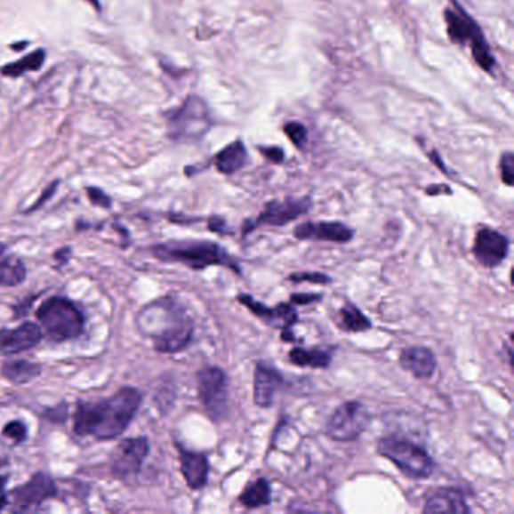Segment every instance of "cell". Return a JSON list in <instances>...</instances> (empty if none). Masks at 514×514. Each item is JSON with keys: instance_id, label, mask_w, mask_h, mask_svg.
Returning <instances> with one entry per match:
<instances>
[{"instance_id": "60d3db41", "label": "cell", "mask_w": 514, "mask_h": 514, "mask_svg": "<svg viewBox=\"0 0 514 514\" xmlns=\"http://www.w3.org/2000/svg\"><path fill=\"white\" fill-rule=\"evenodd\" d=\"M86 2L94 6V10L101 11V4H100V0H86Z\"/></svg>"}, {"instance_id": "52a82bcc", "label": "cell", "mask_w": 514, "mask_h": 514, "mask_svg": "<svg viewBox=\"0 0 514 514\" xmlns=\"http://www.w3.org/2000/svg\"><path fill=\"white\" fill-rule=\"evenodd\" d=\"M213 127L212 114L203 99L190 95L179 109L168 114V136L175 142L203 139Z\"/></svg>"}, {"instance_id": "ffe728a7", "label": "cell", "mask_w": 514, "mask_h": 514, "mask_svg": "<svg viewBox=\"0 0 514 514\" xmlns=\"http://www.w3.org/2000/svg\"><path fill=\"white\" fill-rule=\"evenodd\" d=\"M177 448H179L181 474L189 487L192 490L204 489L207 485L208 472H210L207 455L197 453V451L186 450L181 446H177Z\"/></svg>"}, {"instance_id": "e575fe53", "label": "cell", "mask_w": 514, "mask_h": 514, "mask_svg": "<svg viewBox=\"0 0 514 514\" xmlns=\"http://www.w3.org/2000/svg\"><path fill=\"white\" fill-rule=\"evenodd\" d=\"M11 468L10 462L0 457V494H4L6 483L10 480Z\"/></svg>"}, {"instance_id": "d6986e66", "label": "cell", "mask_w": 514, "mask_h": 514, "mask_svg": "<svg viewBox=\"0 0 514 514\" xmlns=\"http://www.w3.org/2000/svg\"><path fill=\"white\" fill-rule=\"evenodd\" d=\"M398 361H400L401 368L411 373L415 379L430 381L431 377L435 376V353L427 347H407L401 351Z\"/></svg>"}, {"instance_id": "83f0119b", "label": "cell", "mask_w": 514, "mask_h": 514, "mask_svg": "<svg viewBox=\"0 0 514 514\" xmlns=\"http://www.w3.org/2000/svg\"><path fill=\"white\" fill-rule=\"evenodd\" d=\"M284 132H285L287 138L290 139V142H292L296 149H305L308 141V132L303 124L297 123V121H290V123L284 125Z\"/></svg>"}, {"instance_id": "8fae6325", "label": "cell", "mask_w": 514, "mask_h": 514, "mask_svg": "<svg viewBox=\"0 0 514 514\" xmlns=\"http://www.w3.org/2000/svg\"><path fill=\"white\" fill-rule=\"evenodd\" d=\"M149 453V444L147 438H132L119 442L110 454V470L115 478H134L142 470Z\"/></svg>"}, {"instance_id": "6da1fadb", "label": "cell", "mask_w": 514, "mask_h": 514, "mask_svg": "<svg viewBox=\"0 0 514 514\" xmlns=\"http://www.w3.org/2000/svg\"><path fill=\"white\" fill-rule=\"evenodd\" d=\"M141 403L142 394L132 386H124L104 400L82 401L76 409L75 433L99 440L116 439L133 421Z\"/></svg>"}, {"instance_id": "f35d334b", "label": "cell", "mask_w": 514, "mask_h": 514, "mask_svg": "<svg viewBox=\"0 0 514 514\" xmlns=\"http://www.w3.org/2000/svg\"><path fill=\"white\" fill-rule=\"evenodd\" d=\"M446 192L451 195V190L448 186H431V188L427 189V195H438V193Z\"/></svg>"}, {"instance_id": "44dd1931", "label": "cell", "mask_w": 514, "mask_h": 514, "mask_svg": "<svg viewBox=\"0 0 514 514\" xmlns=\"http://www.w3.org/2000/svg\"><path fill=\"white\" fill-rule=\"evenodd\" d=\"M247 149L242 141H234L221 149L214 157V166L223 175H233L242 171L247 164Z\"/></svg>"}, {"instance_id": "4316f807", "label": "cell", "mask_w": 514, "mask_h": 514, "mask_svg": "<svg viewBox=\"0 0 514 514\" xmlns=\"http://www.w3.org/2000/svg\"><path fill=\"white\" fill-rule=\"evenodd\" d=\"M44 50H35V52L25 56V58L19 60V62L5 65L4 68H0V73L6 76V77H20V76L25 75V73L40 69L41 67H43V64H44Z\"/></svg>"}, {"instance_id": "5b68a950", "label": "cell", "mask_w": 514, "mask_h": 514, "mask_svg": "<svg viewBox=\"0 0 514 514\" xmlns=\"http://www.w3.org/2000/svg\"><path fill=\"white\" fill-rule=\"evenodd\" d=\"M377 453L392 462L403 474L425 480L435 472V460L427 453L424 446L407 439L405 436L390 435L377 442Z\"/></svg>"}, {"instance_id": "484cf974", "label": "cell", "mask_w": 514, "mask_h": 514, "mask_svg": "<svg viewBox=\"0 0 514 514\" xmlns=\"http://www.w3.org/2000/svg\"><path fill=\"white\" fill-rule=\"evenodd\" d=\"M340 327L349 333H359L371 329V322L353 303H346L340 311Z\"/></svg>"}, {"instance_id": "1f68e13d", "label": "cell", "mask_w": 514, "mask_h": 514, "mask_svg": "<svg viewBox=\"0 0 514 514\" xmlns=\"http://www.w3.org/2000/svg\"><path fill=\"white\" fill-rule=\"evenodd\" d=\"M86 193H88V198H90L91 203L94 204V205L103 208H109L112 205V199L101 189L88 188L86 189Z\"/></svg>"}, {"instance_id": "f1b7e54d", "label": "cell", "mask_w": 514, "mask_h": 514, "mask_svg": "<svg viewBox=\"0 0 514 514\" xmlns=\"http://www.w3.org/2000/svg\"><path fill=\"white\" fill-rule=\"evenodd\" d=\"M501 180L505 186L511 188L514 183V156L513 153H504L500 162Z\"/></svg>"}, {"instance_id": "ac0fdd59", "label": "cell", "mask_w": 514, "mask_h": 514, "mask_svg": "<svg viewBox=\"0 0 514 514\" xmlns=\"http://www.w3.org/2000/svg\"><path fill=\"white\" fill-rule=\"evenodd\" d=\"M424 513H470V509L466 502L463 490L444 487L435 489L425 498Z\"/></svg>"}, {"instance_id": "3957f363", "label": "cell", "mask_w": 514, "mask_h": 514, "mask_svg": "<svg viewBox=\"0 0 514 514\" xmlns=\"http://www.w3.org/2000/svg\"><path fill=\"white\" fill-rule=\"evenodd\" d=\"M151 253L160 261L180 262L192 270H204L212 266L231 269L236 275L242 273L238 261L219 243L205 240H171L151 246Z\"/></svg>"}, {"instance_id": "7c38bea8", "label": "cell", "mask_w": 514, "mask_h": 514, "mask_svg": "<svg viewBox=\"0 0 514 514\" xmlns=\"http://www.w3.org/2000/svg\"><path fill=\"white\" fill-rule=\"evenodd\" d=\"M237 301L269 326L281 329L284 341H294L292 327L299 322V316L292 303H279L277 307L269 308L255 301L251 294H238Z\"/></svg>"}, {"instance_id": "cb8c5ba5", "label": "cell", "mask_w": 514, "mask_h": 514, "mask_svg": "<svg viewBox=\"0 0 514 514\" xmlns=\"http://www.w3.org/2000/svg\"><path fill=\"white\" fill-rule=\"evenodd\" d=\"M2 376L14 385H23L41 374V365L29 361H8L2 365Z\"/></svg>"}, {"instance_id": "e0dca14e", "label": "cell", "mask_w": 514, "mask_h": 514, "mask_svg": "<svg viewBox=\"0 0 514 514\" xmlns=\"http://www.w3.org/2000/svg\"><path fill=\"white\" fill-rule=\"evenodd\" d=\"M43 340V332L35 323H21L14 329H0V353L12 357L30 350Z\"/></svg>"}, {"instance_id": "7402d4cb", "label": "cell", "mask_w": 514, "mask_h": 514, "mask_svg": "<svg viewBox=\"0 0 514 514\" xmlns=\"http://www.w3.org/2000/svg\"><path fill=\"white\" fill-rule=\"evenodd\" d=\"M238 502L246 509H260L272 502V487L268 478H257L249 483L238 496Z\"/></svg>"}, {"instance_id": "74e56055", "label": "cell", "mask_w": 514, "mask_h": 514, "mask_svg": "<svg viewBox=\"0 0 514 514\" xmlns=\"http://www.w3.org/2000/svg\"><path fill=\"white\" fill-rule=\"evenodd\" d=\"M69 255H71V249H69V247H62V249H60V251L55 253V258L58 261L65 264V262L68 261Z\"/></svg>"}, {"instance_id": "ba28073f", "label": "cell", "mask_w": 514, "mask_h": 514, "mask_svg": "<svg viewBox=\"0 0 514 514\" xmlns=\"http://www.w3.org/2000/svg\"><path fill=\"white\" fill-rule=\"evenodd\" d=\"M370 424V414L359 401H347L329 416L326 436L335 442H353L359 439Z\"/></svg>"}, {"instance_id": "30bf717a", "label": "cell", "mask_w": 514, "mask_h": 514, "mask_svg": "<svg viewBox=\"0 0 514 514\" xmlns=\"http://www.w3.org/2000/svg\"><path fill=\"white\" fill-rule=\"evenodd\" d=\"M312 207V199L308 198H287L285 201H269L260 216L253 221H245L243 223V237L253 233L257 228L264 227H284L287 223L296 221L303 214H307Z\"/></svg>"}, {"instance_id": "d6a6232c", "label": "cell", "mask_w": 514, "mask_h": 514, "mask_svg": "<svg viewBox=\"0 0 514 514\" xmlns=\"http://www.w3.org/2000/svg\"><path fill=\"white\" fill-rule=\"evenodd\" d=\"M258 151L268 158L270 164L281 165L285 158L284 149H279V147H258Z\"/></svg>"}, {"instance_id": "f546056e", "label": "cell", "mask_w": 514, "mask_h": 514, "mask_svg": "<svg viewBox=\"0 0 514 514\" xmlns=\"http://www.w3.org/2000/svg\"><path fill=\"white\" fill-rule=\"evenodd\" d=\"M2 435L14 440L15 444H20L28 438V431H26V425L21 421H11L4 427Z\"/></svg>"}, {"instance_id": "836d02e7", "label": "cell", "mask_w": 514, "mask_h": 514, "mask_svg": "<svg viewBox=\"0 0 514 514\" xmlns=\"http://www.w3.org/2000/svg\"><path fill=\"white\" fill-rule=\"evenodd\" d=\"M322 294H309V293H297L292 294V303L294 305H309V303L320 302L322 301Z\"/></svg>"}, {"instance_id": "5bb4252c", "label": "cell", "mask_w": 514, "mask_h": 514, "mask_svg": "<svg viewBox=\"0 0 514 514\" xmlns=\"http://www.w3.org/2000/svg\"><path fill=\"white\" fill-rule=\"evenodd\" d=\"M510 242L504 234L494 228L483 227L475 234L474 255L481 266L498 268L509 255Z\"/></svg>"}, {"instance_id": "8992f818", "label": "cell", "mask_w": 514, "mask_h": 514, "mask_svg": "<svg viewBox=\"0 0 514 514\" xmlns=\"http://www.w3.org/2000/svg\"><path fill=\"white\" fill-rule=\"evenodd\" d=\"M36 318L52 341H68L84 333V314L65 297H50L44 301L36 309Z\"/></svg>"}, {"instance_id": "9c48e42d", "label": "cell", "mask_w": 514, "mask_h": 514, "mask_svg": "<svg viewBox=\"0 0 514 514\" xmlns=\"http://www.w3.org/2000/svg\"><path fill=\"white\" fill-rule=\"evenodd\" d=\"M199 400L210 420H223L228 412V377L219 366H205L198 371Z\"/></svg>"}, {"instance_id": "277c9868", "label": "cell", "mask_w": 514, "mask_h": 514, "mask_svg": "<svg viewBox=\"0 0 514 514\" xmlns=\"http://www.w3.org/2000/svg\"><path fill=\"white\" fill-rule=\"evenodd\" d=\"M446 32L450 36L451 43L459 45H470L477 65L486 73H494L496 67L490 44L486 40L485 34L480 25L466 12L463 6H460L457 0H451V6L444 12Z\"/></svg>"}, {"instance_id": "d4e9b609", "label": "cell", "mask_w": 514, "mask_h": 514, "mask_svg": "<svg viewBox=\"0 0 514 514\" xmlns=\"http://www.w3.org/2000/svg\"><path fill=\"white\" fill-rule=\"evenodd\" d=\"M26 279V268L20 258H0V285L2 287H15L20 285Z\"/></svg>"}, {"instance_id": "b9f144b4", "label": "cell", "mask_w": 514, "mask_h": 514, "mask_svg": "<svg viewBox=\"0 0 514 514\" xmlns=\"http://www.w3.org/2000/svg\"><path fill=\"white\" fill-rule=\"evenodd\" d=\"M5 245H4V243H0V255H2V253H4V251H5Z\"/></svg>"}, {"instance_id": "7a4b0ae2", "label": "cell", "mask_w": 514, "mask_h": 514, "mask_svg": "<svg viewBox=\"0 0 514 514\" xmlns=\"http://www.w3.org/2000/svg\"><path fill=\"white\" fill-rule=\"evenodd\" d=\"M138 322H160L145 335L153 338L154 349L158 353L173 355L184 350L193 338V322L184 308L173 299H162L145 307L138 317Z\"/></svg>"}, {"instance_id": "4fadbf2b", "label": "cell", "mask_w": 514, "mask_h": 514, "mask_svg": "<svg viewBox=\"0 0 514 514\" xmlns=\"http://www.w3.org/2000/svg\"><path fill=\"white\" fill-rule=\"evenodd\" d=\"M56 494H58V487L53 478L45 472H36L32 475V478L26 485L15 487L8 494V502L14 505L15 510L26 511V510L38 507L47 500L55 498Z\"/></svg>"}, {"instance_id": "603a6c76", "label": "cell", "mask_w": 514, "mask_h": 514, "mask_svg": "<svg viewBox=\"0 0 514 514\" xmlns=\"http://www.w3.org/2000/svg\"><path fill=\"white\" fill-rule=\"evenodd\" d=\"M288 359L293 365L309 366V368H327L331 365L332 353L331 350H322V349H302V347H294L288 353Z\"/></svg>"}, {"instance_id": "2e32d148", "label": "cell", "mask_w": 514, "mask_h": 514, "mask_svg": "<svg viewBox=\"0 0 514 514\" xmlns=\"http://www.w3.org/2000/svg\"><path fill=\"white\" fill-rule=\"evenodd\" d=\"M297 240H318V242L349 243L355 231L342 222H305L294 228Z\"/></svg>"}, {"instance_id": "4dcf8cb0", "label": "cell", "mask_w": 514, "mask_h": 514, "mask_svg": "<svg viewBox=\"0 0 514 514\" xmlns=\"http://www.w3.org/2000/svg\"><path fill=\"white\" fill-rule=\"evenodd\" d=\"M288 281L294 282V284H301V282H312V284H320V285H325V284H329L331 282V277L325 275V273L320 272H301V273H292L288 277Z\"/></svg>"}, {"instance_id": "d590c367", "label": "cell", "mask_w": 514, "mask_h": 514, "mask_svg": "<svg viewBox=\"0 0 514 514\" xmlns=\"http://www.w3.org/2000/svg\"><path fill=\"white\" fill-rule=\"evenodd\" d=\"M208 229L213 231V233H228L227 222H225V219L221 218V216H213V218L208 219Z\"/></svg>"}, {"instance_id": "ab89813d", "label": "cell", "mask_w": 514, "mask_h": 514, "mask_svg": "<svg viewBox=\"0 0 514 514\" xmlns=\"http://www.w3.org/2000/svg\"><path fill=\"white\" fill-rule=\"evenodd\" d=\"M8 504H10V502H8V496H2V494H0V511L5 509Z\"/></svg>"}, {"instance_id": "9a60e30c", "label": "cell", "mask_w": 514, "mask_h": 514, "mask_svg": "<svg viewBox=\"0 0 514 514\" xmlns=\"http://www.w3.org/2000/svg\"><path fill=\"white\" fill-rule=\"evenodd\" d=\"M284 385L285 379L275 366L269 365L268 362H257L253 371V401L258 407L269 409Z\"/></svg>"}, {"instance_id": "8d00e7d4", "label": "cell", "mask_w": 514, "mask_h": 514, "mask_svg": "<svg viewBox=\"0 0 514 514\" xmlns=\"http://www.w3.org/2000/svg\"><path fill=\"white\" fill-rule=\"evenodd\" d=\"M56 188H58V183H53L52 186H49V188L45 189L44 192H43V195H41L40 199H38V201H36V203H35L34 205H32V207L28 210V212H34V210H36V208L43 207V205H44V204L47 203V201H49L52 197H53V193L56 192Z\"/></svg>"}]
</instances>
